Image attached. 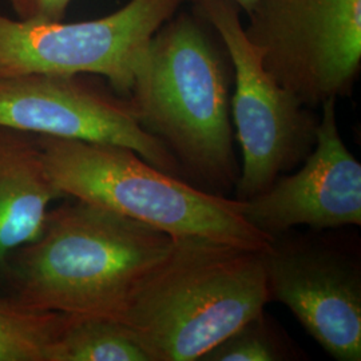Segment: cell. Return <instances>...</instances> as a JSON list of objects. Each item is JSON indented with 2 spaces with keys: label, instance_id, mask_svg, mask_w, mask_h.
<instances>
[{
  "label": "cell",
  "instance_id": "obj_1",
  "mask_svg": "<svg viewBox=\"0 0 361 361\" xmlns=\"http://www.w3.org/2000/svg\"><path fill=\"white\" fill-rule=\"evenodd\" d=\"M265 252L205 238H173L133 285L114 320L150 361L201 360L271 300Z\"/></svg>",
  "mask_w": 361,
  "mask_h": 361
},
{
  "label": "cell",
  "instance_id": "obj_2",
  "mask_svg": "<svg viewBox=\"0 0 361 361\" xmlns=\"http://www.w3.org/2000/svg\"><path fill=\"white\" fill-rule=\"evenodd\" d=\"M173 237L83 201L49 212L13 265L27 308L114 319L130 289L168 253Z\"/></svg>",
  "mask_w": 361,
  "mask_h": 361
},
{
  "label": "cell",
  "instance_id": "obj_3",
  "mask_svg": "<svg viewBox=\"0 0 361 361\" xmlns=\"http://www.w3.org/2000/svg\"><path fill=\"white\" fill-rule=\"evenodd\" d=\"M129 99L145 130L200 180L235 185L226 70L200 20L178 13L155 32Z\"/></svg>",
  "mask_w": 361,
  "mask_h": 361
},
{
  "label": "cell",
  "instance_id": "obj_4",
  "mask_svg": "<svg viewBox=\"0 0 361 361\" xmlns=\"http://www.w3.org/2000/svg\"><path fill=\"white\" fill-rule=\"evenodd\" d=\"M35 142L62 195L135 219L173 238H205L257 252H268L274 241L246 221L243 201L200 190L131 149L44 135Z\"/></svg>",
  "mask_w": 361,
  "mask_h": 361
},
{
  "label": "cell",
  "instance_id": "obj_5",
  "mask_svg": "<svg viewBox=\"0 0 361 361\" xmlns=\"http://www.w3.org/2000/svg\"><path fill=\"white\" fill-rule=\"evenodd\" d=\"M185 0H129L116 13L67 23L22 22L0 13V78L104 77L130 95L155 32Z\"/></svg>",
  "mask_w": 361,
  "mask_h": 361
},
{
  "label": "cell",
  "instance_id": "obj_6",
  "mask_svg": "<svg viewBox=\"0 0 361 361\" xmlns=\"http://www.w3.org/2000/svg\"><path fill=\"white\" fill-rule=\"evenodd\" d=\"M195 11L219 35L231 58L235 89L233 122L243 152L237 200L268 190L279 176L298 164L316 140L317 122L292 91L262 63L246 35L241 10L232 0H194Z\"/></svg>",
  "mask_w": 361,
  "mask_h": 361
},
{
  "label": "cell",
  "instance_id": "obj_7",
  "mask_svg": "<svg viewBox=\"0 0 361 361\" xmlns=\"http://www.w3.org/2000/svg\"><path fill=\"white\" fill-rule=\"evenodd\" d=\"M246 35L304 104L347 95L361 63V0H257Z\"/></svg>",
  "mask_w": 361,
  "mask_h": 361
},
{
  "label": "cell",
  "instance_id": "obj_8",
  "mask_svg": "<svg viewBox=\"0 0 361 361\" xmlns=\"http://www.w3.org/2000/svg\"><path fill=\"white\" fill-rule=\"evenodd\" d=\"M0 129L118 145L165 173L176 176L180 170L166 145L141 125L130 99L116 98L80 75L0 78Z\"/></svg>",
  "mask_w": 361,
  "mask_h": 361
},
{
  "label": "cell",
  "instance_id": "obj_9",
  "mask_svg": "<svg viewBox=\"0 0 361 361\" xmlns=\"http://www.w3.org/2000/svg\"><path fill=\"white\" fill-rule=\"evenodd\" d=\"M314 150L293 176L243 201L246 221L273 238L297 225L316 231L361 225V165L343 142L336 99L324 101Z\"/></svg>",
  "mask_w": 361,
  "mask_h": 361
},
{
  "label": "cell",
  "instance_id": "obj_10",
  "mask_svg": "<svg viewBox=\"0 0 361 361\" xmlns=\"http://www.w3.org/2000/svg\"><path fill=\"white\" fill-rule=\"evenodd\" d=\"M271 300L286 305L340 361L361 360L360 271L334 250L281 246L264 253Z\"/></svg>",
  "mask_w": 361,
  "mask_h": 361
},
{
  "label": "cell",
  "instance_id": "obj_11",
  "mask_svg": "<svg viewBox=\"0 0 361 361\" xmlns=\"http://www.w3.org/2000/svg\"><path fill=\"white\" fill-rule=\"evenodd\" d=\"M61 195L37 142L0 129V273L7 271L11 253L38 240L50 204Z\"/></svg>",
  "mask_w": 361,
  "mask_h": 361
},
{
  "label": "cell",
  "instance_id": "obj_12",
  "mask_svg": "<svg viewBox=\"0 0 361 361\" xmlns=\"http://www.w3.org/2000/svg\"><path fill=\"white\" fill-rule=\"evenodd\" d=\"M49 361H150L123 324L104 316L66 314Z\"/></svg>",
  "mask_w": 361,
  "mask_h": 361
},
{
  "label": "cell",
  "instance_id": "obj_13",
  "mask_svg": "<svg viewBox=\"0 0 361 361\" xmlns=\"http://www.w3.org/2000/svg\"><path fill=\"white\" fill-rule=\"evenodd\" d=\"M66 314L0 298V361H49Z\"/></svg>",
  "mask_w": 361,
  "mask_h": 361
},
{
  "label": "cell",
  "instance_id": "obj_14",
  "mask_svg": "<svg viewBox=\"0 0 361 361\" xmlns=\"http://www.w3.org/2000/svg\"><path fill=\"white\" fill-rule=\"evenodd\" d=\"M289 353L261 313L210 349L204 361H277Z\"/></svg>",
  "mask_w": 361,
  "mask_h": 361
},
{
  "label": "cell",
  "instance_id": "obj_15",
  "mask_svg": "<svg viewBox=\"0 0 361 361\" xmlns=\"http://www.w3.org/2000/svg\"><path fill=\"white\" fill-rule=\"evenodd\" d=\"M18 20L59 22L65 19L73 0H6Z\"/></svg>",
  "mask_w": 361,
  "mask_h": 361
},
{
  "label": "cell",
  "instance_id": "obj_16",
  "mask_svg": "<svg viewBox=\"0 0 361 361\" xmlns=\"http://www.w3.org/2000/svg\"><path fill=\"white\" fill-rule=\"evenodd\" d=\"M190 1H194V0H190ZM232 1L241 10V13L247 15V13L253 10V7H255L257 0H232Z\"/></svg>",
  "mask_w": 361,
  "mask_h": 361
}]
</instances>
